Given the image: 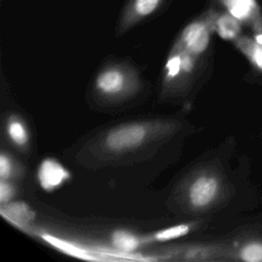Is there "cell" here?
<instances>
[{
  "instance_id": "cell-1",
  "label": "cell",
  "mask_w": 262,
  "mask_h": 262,
  "mask_svg": "<svg viewBox=\"0 0 262 262\" xmlns=\"http://www.w3.org/2000/svg\"><path fill=\"white\" fill-rule=\"evenodd\" d=\"M177 122L148 120L117 125L101 135L97 148L106 157H118L139 150L171 135Z\"/></svg>"
},
{
  "instance_id": "cell-2",
  "label": "cell",
  "mask_w": 262,
  "mask_h": 262,
  "mask_svg": "<svg viewBox=\"0 0 262 262\" xmlns=\"http://www.w3.org/2000/svg\"><path fill=\"white\" fill-rule=\"evenodd\" d=\"M139 87L137 74L123 63L107 64L94 81V91L106 101H120L133 95Z\"/></svg>"
},
{
  "instance_id": "cell-3",
  "label": "cell",
  "mask_w": 262,
  "mask_h": 262,
  "mask_svg": "<svg viewBox=\"0 0 262 262\" xmlns=\"http://www.w3.org/2000/svg\"><path fill=\"white\" fill-rule=\"evenodd\" d=\"M222 188V179L217 172L209 169L199 171L183 186L184 205L190 212H204L220 199Z\"/></svg>"
},
{
  "instance_id": "cell-4",
  "label": "cell",
  "mask_w": 262,
  "mask_h": 262,
  "mask_svg": "<svg viewBox=\"0 0 262 262\" xmlns=\"http://www.w3.org/2000/svg\"><path fill=\"white\" fill-rule=\"evenodd\" d=\"M198 58L175 41L163 70V95L176 94L188 87L196 71Z\"/></svg>"
},
{
  "instance_id": "cell-5",
  "label": "cell",
  "mask_w": 262,
  "mask_h": 262,
  "mask_svg": "<svg viewBox=\"0 0 262 262\" xmlns=\"http://www.w3.org/2000/svg\"><path fill=\"white\" fill-rule=\"evenodd\" d=\"M219 11L210 8L184 27L176 42L193 55H202L209 47Z\"/></svg>"
},
{
  "instance_id": "cell-6",
  "label": "cell",
  "mask_w": 262,
  "mask_h": 262,
  "mask_svg": "<svg viewBox=\"0 0 262 262\" xmlns=\"http://www.w3.org/2000/svg\"><path fill=\"white\" fill-rule=\"evenodd\" d=\"M163 2L164 0H127L119 17L118 35L125 34L149 17L162 6Z\"/></svg>"
},
{
  "instance_id": "cell-7",
  "label": "cell",
  "mask_w": 262,
  "mask_h": 262,
  "mask_svg": "<svg viewBox=\"0 0 262 262\" xmlns=\"http://www.w3.org/2000/svg\"><path fill=\"white\" fill-rule=\"evenodd\" d=\"M70 171L53 158L44 159L37 171V178L41 188L51 192L71 179Z\"/></svg>"
},
{
  "instance_id": "cell-8",
  "label": "cell",
  "mask_w": 262,
  "mask_h": 262,
  "mask_svg": "<svg viewBox=\"0 0 262 262\" xmlns=\"http://www.w3.org/2000/svg\"><path fill=\"white\" fill-rule=\"evenodd\" d=\"M225 260L262 262V237H250L227 246Z\"/></svg>"
},
{
  "instance_id": "cell-9",
  "label": "cell",
  "mask_w": 262,
  "mask_h": 262,
  "mask_svg": "<svg viewBox=\"0 0 262 262\" xmlns=\"http://www.w3.org/2000/svg\"><path fill=\"white\" fill-rule=\"evenodd\" d=\"M227 246L225 245H202L185 247L171 254H175L178 258L189 261H210L225 260Z\"/></svg>"
},
{
  "instance_id": "cell-10",
  "label": "cell",
  "mask_w": 262,
  "mask_h": 262,
  "mask_svg": "<svg viewBox=\"0 0 262 262\" xmlns=\"http://www.w3.org/2000/svg\"><path fill=\"white\" fill-rule=\"evenodd\" d=\"M225 10L245 25L251 24L262 11L256 0H219Z\"/></svg>"
},
{
  "instance_id": "cell-11",
  "label": "cell",
  "mask_w": 262,
  "mask_h": 262,
  "mask_svg": "<svg viewBox=\"0 0 262 262\" xmlns=\"http://www.w3.org/2000/svg\"><path fill=\"white\" fill-rule=\"evenodd\" d=\"M150 236H141L125 229H117L111 235V244L114 249L123 254H130L141 247L151 244Z\"/></svg>"
},
{
  "instance_id": "cell-12",
  "label": "cell",
  "mask_w": 262,
  "mask_h": 262,
  "mask_svg": "<svg viewBox=\"0 0 262 262\" xmlns=\"http://www.w3.org/2000/svg\"><path fill=\"white\" fill-rule=\"evenodd\" d=\"M5 132L9 141L17 148L26 149L30 142L27 124L18 116H10L5 124Z\"/></svg>"
},
{
  "instance_id": "cell-13",
  "label": "cell",
  "mask_w": 262,
  "mask_h": 262,
  "mask_svg": "<svg viewBox=\"0 0 262 262\" xmlns=\"http://www.w3.org/2000/svg\"><path fill=\"white\" fill-rule=\"evenodd\" d=\"M242 24V21L231 15L228 11H219L215 24V33H217L223 40L233 42L238 36H241Z\"/></svg>"
},
{
  "instance_id": "cell-14",
  "label": "cell",
  "mask_w": 262,
  "mask_h": 262,
  "mask_svg": "<svg viewBox=\"0 0 262 262\" xmlns=\"http://www.w3.org/2000/svg\"><path fill=\"white\" fill-rule=\"evenodd\" d=\"M1 213L6 217V219L18 227L26 226L34 219V212L27 204L21 202H10L5 205H1Z\"/></svg>"
},
{
  "instance_id": "cell-15",
  "label": "cell",
  "mask_w": 262,
  "mask_h": 262,
  "mask_svg": "<svg viewBox=\"0 0 262 262\" xmlns=\"http://www.w3.org/2000/svg\"><path fill=\"white\" fill-rule=\"evenodd\" d=\"M234 46L247 57L250 63L262 72V45L248 36H238L233 41Z\"/></svg>"
},
{
  "instance_id": "cell-16",
  "label": "cell",
  "mask_w": 262,
  "mask_h": 262,
  "mask_svg": "<svg viewBox=\"0 0 262 262\" xmlns=\"http://www.w3.org/2000/svg\"><path fill=\"white\" fill-rule=\"evenodd\" d=\"M193 228L192 223H182L161 229L150 235L151 242H168L186 235Z\"/></svg>"
},
{
  "instance_id": "cell-17",
  "label": "cell",
  "mask_w": 262,
  "mask_h": 262,
  "mask_svg": "<svg viewBox=\"0 0 262 262\" xmlns=\"http://www.w3.org/2000/svg\"><path fill=\"white\" fill-rule=\"evenodd\" d=\"M20 174V170L14 160L6 152L2 151L0 155V179L14 180Z\"/></svg>"
},
{
  "instance_id": "cell-18",
  "label": "cell",
  "mask_w": 262,
  "mask_h": 262,
  "mask_svg": "<svg viewBox=\"0 0 262 262\" xmlns=\"http://www.w3.org/2000/svg\"><path fill=\"white\" fill-rule=\"evenodd\" d=\"M16 193L15 186L10 180L0 179V204L5 205L10 203Z\"/></svg>"
},
{
  "instance_id": "cell-19",
  "label": "cell",
  "mask_w": 262,
  "mask_h": 262,
  "mask_svg": "<svg viewBox=\"0 0 262 262\" xmlns=\"http://www.w3.org/2000/svg\"><path fill=\"white\" fill-rule=\"evenodd\" d=\"M250 27L253 32V39L262 45V14L255 18Z\"/></svg>"
}]
</instances>
